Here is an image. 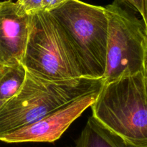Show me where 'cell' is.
Masks as SVG:
<instances>
[{"instance_id": "6da1fadb", "label": "cell", "mask_w": 147, "mask_h": 147, "mask_svg": "<svg viewBox=\"0 0 147 147\" xmlns=\"http://www.w3.org/2000/svg\"><path fill=\"white\" fill-rule=\"evenodd\" d=\"M103 79L47 80L27 71L18 93L0 107V137L29 126L85 96L101 90Z\"/></svg>"}, {"instance_id": "7a4b0ae2", "label": "cell", "mask_w": 147, "mask_h": 147, "mask_svg": "<svg viewBox=\"0 0 147 147\" xmlns=\"http://www.w3.org/2000/svg\"><path fill=\"white\" fill-rule=\"evenodd\" d=\"M48 12L77 63L81 77L103 80L108 39L105 7L67 0Z\"/></svg>"}, {"instance_id": "3957f363", "label": "cell", "mask_w": 147, "mask_h": 147, "mask_svg": "<svg viewBox=\"0 0 147 147\" xmlns=\"http://www.w3.org/2000/svg\"><path fill=\"white\" fill-rule=\"evenodd\" d=\"M90 107L92 116L125 143L147 144V88L143 73L104 83Z\"/></svg>"}, {"instance_id": "277c9868", "label": "cell", "mask_w": 147, "mask_h": 147, "mask_svg": "<svg viewBox=\"0 0 147 147\" xmlns=\"http://www.w3.org/2000/svg\"><path fill=\"white\" fill-rule=\"evenodd\" d=\"M105 10L108 19L105 83L144 73L147 34L143 22L116 1Z\"/></svg>"}, {"instance_id": "5b68a950", "label": "cell", "mask_w": 147, "mask_h": 147, "mask_svg": "<svg viewBox=\"0 0 147 147\" xmlns=\"http://www.w3.org/2000/svg\"><path fill=\"white\" fill-rule=\"evenodd\" d=\"M22 65L28 73L47 80L82 78L77 63L48 11L30 14Z\"/></svg>"}, {"instance_id": "8992f818", "label": "cell", "mask_w": 147, "mask_h": 147, "mask_svg": "<svg viewBox=\"0 0 147 147\" xmlns=\"http://www.w3.org/2000/svg\"><path fill=\"white\" fill-rule=\"evenodd\" d=\"M99 93L80 98L29 126L1 136L0 142L9 144L55 142L73 121L93 104Z\"/></svg>"}, {"instance_id": "52a82bcc", "label": "cell", "mask_w": 147, "mask_h": 147, "mask_svg": "<svg viewBox=\"0 0 147 147\" xmlns=\"http://www.w3.org/2000/svg\"><path fill=\"white\" fill-rule=\"evenodd\" d=\"M30 14L20 12L16 2L0 1V65L22 63L30 32Z\"/></svg>"}, {"instance_id": "ba28073f", "label": "cell", "mask_w": 147, "mask_h": 147, "mask_svg": "<svg viewBox=\"0 0 147 147\" xmlns=\"http://www.w3.org/2000/svg\"><path fill=\"white\" fill-rule=\"evenodd\" d=\"M75 147H126L125 143L90 116Z\"/></svg>"}, {"instance_id": "9c48e42d", "label": "cell", "mask_w": 147, "mask_h": 147, "mask_svg": "<svg viewBox=\"0 0 147 147\" xmlns=\"http://www.w3.org/2000/svg\"><path fill=\"white\" fill-rule=\"evenodd\" d=\"M26 75L27 70L22 63L3 67L0 71V101L5 103L18 93Z\"/></svg>"}, {"instance_id": "30bf717a", "label": "cell", "mask_w": 147, "mask_h": 147, "mask_svg": "<svg viewBox=\"0 0 147 147\" xmlns=\"http://www.w3.org/2000/svg\"><path fill=\"white\" fill-rule=\"evenodd\" d=\"M42 0H17L18 9L22 14H32L40 11Z\"/></svg>"}, {"instance_id": "8fae6325", "label": "cell", "mask_w": 147, "mask_h": 147, "mask_svg": "<svg viewBox=\"0 0 147 147\" xmlns=\"http://www.w3.org/2000/svg\"><path fill=\"white\" fill-rule=\"evenodd\" d=\"M119 4H123L130 9L138 12L140 15L144 13V0H115Z\"/></svg>"}, {"instance_id": "7c38bea8", "label": "cell", "mask_w": 147, "mask_h": 147, "mask_svg": "<svg viewBox=\"0 0 147 147\" xmlns=\"http://www.w3.org/2000/svg\"><path fill=\"white\" fill-rule=\"evenodd\" d=\"M67 0H42L41 10L50 11L63 4Z\"/></svg>"}, {"instance_id": "4fadbf2b", "label": "cell", "mask_w": 147, "mask_h": 147, "mask_svg": "<svg viewBox=\"0 0 147 147\" xmlns=\"http://www.w3.org/2000/svg\"><path fill=\"white\" fill-rule=\"evenodd\" d=\"M142 22L144 25L145 30L147 34V0H144V13L142 15Z\"/></svg>"}, {"instance_id": "5bb4252c", "label": "cell", "mask_w": 147, "mask_h": 147, "mask_svg": "<svg viewBox=\"0 0 147 147\" xmlns=\"http://www.w3.org/2000/svg\"><path fill=\"white\" fill-rule=\"evenodd\" d=\"M125 146L126 147H147V144H140V145H133V144H129L125 143Z\"/></svg>"}, {"instance_id": "9a60e30c", "label": "cell", "mask_w": 147, "mask_h": 147, "mask_svg": "<svg viewBox=\"0 0 147 147\" xmlns=\"http://www.w3.org/2000/svg\"><path fill=\"white\" fill-rule=\"evenodd\" d=\"M144 78H145V82H146V88H147V55H146V64H145V69H144Z\"/></svg>"}, {"instance_id": "2e32d148", "label": "cell", "mask_w": 147, "mask_h": 147, "mask_svg": "<svg viewBox=\"0 0 147 147\" xmlns=\"http://www.w3.org/2000/svg\"><path fill=\"white\" fill-rule=\"evenodd\" d=\"M4 103V102H1V101H0V107H1V106H2V104H3V103Z\"/></svg>"}, {"instance_id": "e0dca14e", "label": "cell", "mask_w": 147, "mask_h": 147, "mask_svg": "<svg viewBox=\"0 0 147 147\" xmlns=\"http://www.w3.org/2000/svg\"><path fill=\"white\" fill-rule=\"evenodd\" d=\"M3 67H4V66H1V65H0V71H1V69L3 68Z\"/></svg>"}]
</instances>
